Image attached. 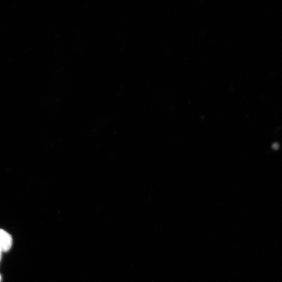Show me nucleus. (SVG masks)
I'll return each instance as SVG.
<instances>
[{
    "instance_id": "f257e3e1",
    "label": "nucleus",
    "mask_w": 282,
    "mask_h": 282,
    "mask_svg": "<svg viewBox=\"0 0 282 282\" xmlns=\"http://www.w3.org/2000/svg\"><path fill=\"white\" fill-rule=\"evenodd\" d=\"M13 244V239L11 234L0 228V247L3 253L9 252L12 248Z\"/></svg>"
},
{
    "instance_id": "f03ea898",
    "label": "nucleus",
    "mask_w": 282,
    "mask_h": 282,
    "mask_svg": "<svg viewBox=\"0 0 282 282\" xmlns=\"http://www.w3.org/2000/svg\"><path fill=\"white\" fill-rule=\"evenodd\" d=\"M273 147L274 149L277 150L278 149V144L277 143H274L273 145Z\"/></svg>"
},
{
    "instance_id": "7ed1b4c3",
    "label": "nucleus",
    "mask_w": 282,
    "mask_h": 282,
    "mask_svg": "<svg viewBox=\"0 0 282 282\" xmlns=\"http://www.w3.org/2000/svg\"><path fill=\"white\" fill-rule=\"evenodd\" d=\"M3 257V253L0 252V262H1Z\"/></svg>"
},
{
    "instance_id": "20e7f679",
    "label": "nucleus",
    "mask_w": 282,
    "mask_h": 282,
    "mask_svg": "<svg viewBox=\"0 0 282 282\" xmlns=\"http://www.w3.org/2000/svg\"><path fill=\"white\" fill-rule=\"evenodd\" d=\"M3 277L1 274H0V282H2Z\"/></svg>"
},
{
    "instance_id": "39448f33",
    "label": "nucleus",
    "mask_w": 282,
    "mask_h": 282,
    "mask_svg": "<svg viewBox=\"0 0 282 282\" xmlns=\"http://www.w3.org/2000/svg\"><path fill=\"white\" fill-rule=\"evenodd\" d=\"M0 252H2V253H3V252H2V248H1V247H0Z\"/></svg>"
}]
</instances>
